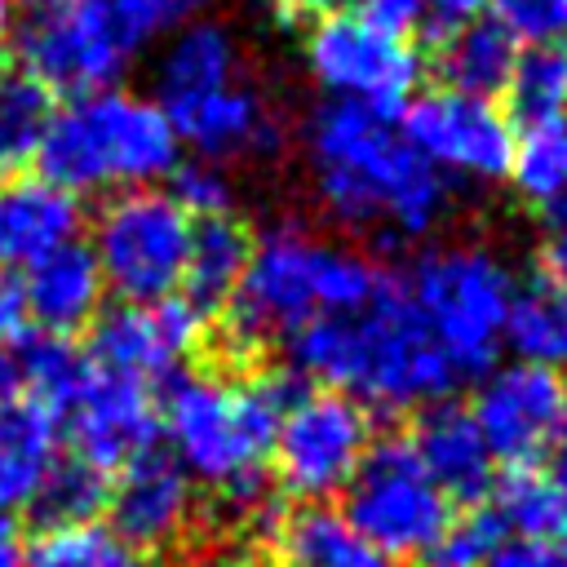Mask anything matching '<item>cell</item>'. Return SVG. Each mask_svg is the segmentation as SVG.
<instances>
[{"instance_id": "cell-8", "label": "cell", "mask_w": 567, "mask_h": 567, "mask_svg": "<svg viewBox=\"0 0 567 567\" xmlns=\"http://www.w3.org/2000/svg\"><path fill=\"white\" fill-rule=\"evenodd\" d=\"M341 496H346L341 514L350 518V527L390 563L434 554L452 518V501L430 483L403 434L372 439L363 465L354 470Z\"/></svg>"}, {"instance_id": "cell-33", "label": "cell", "mask_w": 567, "mask_h": 567, "mask_svg": "<svg viewBox=\"0 0 567 567\" xmlns=\"http://www.w3.org/2000/svg\"><path fill=\"white\" fill-rule=\"evenodd\" d=\"M505 93H509V106L523 115V124L567 115V44L518 49Z\"/></svg>"}, {"instance_id": "cell-4", "label": "cell", "mask_w": 567, "mask_h": 567, "mask_svg": "<svg viewBox=\"0 0 567 567\" xmlns=\"http://www.w3.org/2000/svg\"><path fill=\"white\" fill-rule=\"evenodd\" d=\"M288 377H244L226 381L213 372H173L164 381L159 430L168 439V456L190 474V483H208L239 514H257L266 505V456L288 408Z\"/></svg>"}, {"instance_id": "cell-30", "label": "cell", "mask_w": 567, "mask_h": 567, "mask_svg": "<svg viewBox=\"0 0 567 567\" xmlns=\"http://www.w3.org/2000/svg\"><path fill=\"white\" fill-rule=\"evenodd\" d=\"M53 111L58 106L40 80H31L27 71L0 75V173H22L27 164H35Z\"/></svg>"}, {"instance_id": "cell-42", "label": "cell", "mask_w": 567, "mask_h": 567, "mask_svg": "<svg viewBox=\"0 0 567 567\" xmlns=\"http://www.w3.org/2000/svg\"><path fill=\"white\" fill-rule=\"evenodd\" d=\"M540 279L567 288V226H545L540 239Z\"/></svg>"}, {"instance_id": "cell-17", "label": "cell", "mask_w": 567, "mask_h": 567, "mask_svg": "<svg viewBox=\"0 0 567 567\" xmlns=\"http://www.w3.org/2000/svg\"><path fill=\"white\" fill-rule=\"evenodd\" d=\"M173 133L182 146H190L199 159H230V155H266L279 146V128L252 84H217L208 93L182 97L164 106Z\"/></svg>"}, {"instance_id": "cell-32", "label": "cell", "mask_w": 567, "mask_h": 567, "mask_svg": "<svg viewBox=\"0 0 567 567\" xmlns=\"http://www.w3.org/2000/svg\"><path fill=\"white\" fill-rule=\"evenodd\" d=\"M27 567H155L151 554L120 540L106 523H80L58 532H35L27 545Z\"/></svg>"}, {"instance_id": "cell-13", "label": "cell", "mask_w": 567, "mask_h": 567, "mask_svg": "<svg viewBox=\"0 0 567 567\" xmlns=\"http://www.w3.org/2000/svg\"><path fill=\"white\" fill-rule=\"evenodd\" d=\"M208 319L195 315L182 297H164L151 306H102L89 323V363L128 381H168L182 372V359L199 346Z\"/></svg>"}, {"instance_id": "cell-14", "label": "cell", "mask_w": 567, "mask_h": 567, "mask_svg": "<svg viewBox=\"0 0 567 567\" xmlns=\"http://www.w3.org/2000/svg\"><path fill=\"white\" fill-rule=\"evenodd\" d=\"M563 412H567V381L527 363L487 368L470 408L492 461L501 465H536L554 447Z\"/></svg>"}, {"instance_id": "cell-29", "label": "cell", "mask_w": 567, "mask_h": 567, "mask_svg": "<svg viewBox=\"0 0 567 567\" xmlns=\"http://www.w3.org/2000/svg\"><path fill=\"white\" fill-rule=\"evenodd\" d=\"M13 359H18V381L27 385V399L44 403L53 416L66 412V403L80 394L84 377H89V359L75 350L71 337H58V332H40V328H27L18 341H13Z\"/></svg>"}, {"instance_id": "cell-20", "label": "cell", "mask_w": 567, "mask_h": 567, "mask_svg": "<svg viewBox=\"0 0 567 567\" xmlns=\"http://www.w3.org/2000/svg\"><path fill=\"white\" fill-rule=\"evenodd\" d=\"M102 297H106V284H102L97 257L80 239L62 244L49 257H40L35 266H27V279H22L27 319L40 332H58V337L89 328L102 310Z\"/></svg>"}, {"instance_id": "cell-28", "label": "cell", "mask_w": 567, "mask_h": 567, "mask_svg": "<svg viewBox=\"0 0 567 567\" xmlns=\"http://www.w3.org/2000/svg\"><path fill=\"white\" fill-rule=\"evenodd\" d=\"M106 492H111V474L93 470L80 456H62L44 470V478L35 483V492L27 496V523L31 532H58V527H80V523H97V514L106 509Z\"/></svg>"}, {"instance_id": "cell-31", "label": "cell", "mask_w": 567, "mask_h": 567, "mask_svg": "<svg viewBox=\"0 0 567 567\" xmlns=\"http://www.w3.org/2000/svg\"><path fill=\"white\" fill-rule=\"evenodd\" d=\"M505 177L527 204L540 208L567 195V115L536 120L523 133H514V155Z\"/></svg>"}, {"instance_id": "cell-50", "label": "cell", "mask_w": 567, "mask_h": 567, "mask_svg": "<svg viewBox=\"0 0 567 567\" xmlns=\"http://www.w3.org/2000/svg\"><path fill=\"white\" fill-rule=\"evenodd\" d=\"M0 527H9V523H4V514H0Z\"/></svg>"}, {"instance_id": "cell-49", "label": "cell", "mask_w": 567, "mask_h": 567, "mask_svg": "<svg viewBox=\"0 0 567 567\" xmlns=\"http://www.w3.org/2000/svg\"><path fill=\"white\" fill-rule=\"evenodd\" d=\"M244 567H292V563H244Z\"/></svg>"}, {"instance_id": "cell-7", "label": "cell", "mask_w": 567, "mask_h": 567, "mask_svg": "<svg viewBox=\"0 0 567 567\" xmlns=\"http://www.w3.org/2000/svg\"><path fill=\"white\" fill-rule=\"evenodd\" d=\"M195 221L168 190L137 186L111 195L93 217V257L106 292L133 306L164 301L182 288Z\"/></svg>"}, {"instance_id": "cell-18", "label": "cell", "mask_w": 567, "mask_h": 567, "mask_svg": "<svg viewBox=\"0 0 567 567\" xmlns=\"http://www.w3.org/2000/svg\"><path fill=\"white\" fill-rule=\"evenodd\" d=\"M412 456L421 461V470L430 474V483L461 505H483L492 483H496V461L470 416V408L439 399L430 408L416 412L412 434H403Z\"/></svg>"}, {"instance_id": "cell-45", "label": "cell", "mask_w": 567, "mask_h": 567, "mask_svg": "<svg viewBox=\"0 0 567 567\" xmlns=\"http://www.w3.org/2000/svg\"><path fill=\"white\" fill-rule=\"evenodd\" d=\"M0 567H27V545L9 527H0Z\"/></svg>"}, {"instance_id": "cell-11", "label": "cell", "mask_w": 567, "mask_h": 567, "mask_svg": "<svg viewBox=\"0 0 567 567\" xmlns=\"http://www.w3.org/2000/svg\"><path fill=\"white\" fill-rule=\"evenodd\" d=\"M18 58L49 93H102L124 75L133 44L106 0H35L18 31Z\"/></svg>"}, {"instance_id": "cell-2", "label": "cell", "mask_w": 567, "mask_h": 567, "mask_svg": "<svg viewBox=\"0 0 567 567\" xmlns=\"http://www.w3.org/2000/svg\"><path fill=\"white\" fill-rule=\"evenodd\" d=\"M288 368L319 390L385 412L430 408L456 385V372L416 319L403 279L390 275L363 310L301 323L288 337Z\"/></svg>"}, {"instance_id": "cell-44", "label": "cell", "mask_w": 567, "mask_h": 567, "mask_svg": "<svg viewBox=\"0 0 567 567\" xmlns=\"http://www.w3.org/2000/svg\"><path fill=\"white\" fill-rule=\"evenodd\" d=\"M341 0H275V9L284 13V18H323V13H332Z\"/></svg>"}, {"instance_id": "cell-34", "label": "cell", "mask_w": 567, "mask_h": 567, "mask_svg": "<svg viewBox=\"0 0 567 567\" xmlns=\"http://www.w3.org/2000/svg\"><path fill=\"white\" fill-rule=\"evenodd\" d=\"M501 540H505V527L492 514V505H461V514L447 518L434 545V558L439 567H483Z\"/></svg>"}, {"instance_id": "cell-1", "label": "cell", "mask_w": 567, "mask_h": 567, "mask_svg": "<svg viewBox=\"0 0 567 567\" xmlns=\"http://www.w3.org/2000/svg\"><path fill=\"white\" fill-rule=\"evenodd\" d=\"M306 159L319 204L350 230L421 239L447 208V182L377 111L319 106L306 124Z\"/></svg>"}, {"instance_id": "cell-15", "label": "cell", "mask_w": 567, "mask_h": 567, "mask_svg": "<svg viewBox=\"0 0 567 567\" xmlns=\"http://www.w3.org/2000/svg\"><path fill=\"white\" fill-rule=\"evenodd\" d=\"M58 425H66L62 434L71 443V456L89 461L102 474L124 470L142 452L159 447V403L151 385L102 368H89L80 394L66 403Z\"/></svg>"}, {"instance_id": "cell-24", "label": "cell", "mask_w": 567, "mask_h": 567, "mask_svg": "<svg viewBox=\"0 0 567 567\" xmlns=\"http://www.w3.org/2000/svg\"><path fill=\"white\" fill-rule=\"evenodd\" d=\"M235 71H239V49H235L230 31L221 22L199 18V22L168 35L159 66H155V89H159L155 102L168 106V102L208 93L217 84H230Z\"/></svg>"}, {"instance_id": "cell-21", "label": "cell", "mask_w": 567, "mask_h": 567, "mask_svg": "<svg viewBox=\"0 0 567 567\" xmlns=\"http://www.w3.org/2000/svg\"><path fill=\"white\" fill-rule=\"evenodd\" d=\"M257 518H261V527H270V536L284 549V563H292V567H394L332 505H297V509L279 514V505L266 501L257 509Z\"/></svg>"}, {"instance_id": "cell-38", "label": "cell", "mask_w": 567, "mask_h": 567, "mask_svg": "<svg viewBox=\"0 0 567 567\" xmlns=\"http://www.w3.org/2000/svg\"><path fill=\"white\" fill-rule=\"evenodd\" d=\"M483 0H425L421 4V27H425V35L439 44V40H447V35H456V31H465V27H474L478 18H483Z\"/></svg>"}, {"instance_id": "cell-12", "label": "cell", "mask_w": 567, "mask_h": 567, "mask_svg": "<svg viewBox=\"0 0 567 567\" xmlns=\"http://www.w3.org/2000/svg\"><path fill=\"white\" fill-rule=\"evenodd\" d=\"M403 142L447 182L492 186L509 173L514 155V120L496 97H470L456 89L412 93L399 124Z\"/></svg>"}, {"instance_id": "cell-36", "label": "cell", "mask_w": 567, "mask_h": 567, "mask_svg": "<svg viewBox=\"0 0 567 567\" xmlns=\"http://www.w3.org/2000/svg\"><path fill=\"white\" fill-rule=\"evenodd\" d=\"M514 44H567V0H483Z\"/></svg>"}, {"instance_id": "cell-16", "label": "cell", "mask_w": 567, "mask_h": 567, "mask_svg": "<svg viewBox=\"0 0 567 567\" xmlns=\"http://www.w3.org/2000/svg\"><path fill=\"white\" fill-rule=\"evenodd\" d=\"M106 527L133 549H168L195 523V483L168 452L151 447L120 470V478L106 492Z\"/></svg>"}, {"instance_id": "cell-25", "label": "cell", "mask_w": 567, "mask_h": 567, "mask_svg": "<svg viewBox=\"0 0 567 567\" xmlns=\"http://www.w3.org/2000/svg\"><path fill=\"white\" fill-rule=\"evenodd\" d=\"M492 514L514 540L567 549V483L545 465H509L492 483Z\"/></svg>"}, {"instance_id": "cell-48", "label": "cell", "mask_w": 567, "mask_h": 567, "mask_svg": "<svg viewBox=\"0 0 567 567\" xmlns=\"http://www.w3.org/2000/svg\"><path fill=\"white\" fill-rule=\"evenodd\" d=\"M9 40V0H0V44Z\"/></svg>"}, {"instance_id": "cell-39", "label": "cell", "mask_w": 567, "mask_h": 567, "mask_svg": "<svg viewBox=\"0 0 567 567\" xmlns=\"http://www.w3.org/2000/svg\"><path fill=\"white\" fill-rule=\"evenodd\" d=\"M483 567H567V549L505 536V540L496 545V554H492Z\"/></svg>"}, {"instance_id": "cell-23", "label": "cell", "mask_w": 567, "mask_h": 567, "mask_svg": "<svg viewBox=\"0 0 567 567\" xmlns=\"http://www.w3.org/2000/svg\"><path fill=\"white\" fill-rule=\"evenodd\" d=\"M58 443H62V430L44 403L27 394H18L13 403H0V514L13 505H27L44 470L58 461Z\"/></svg>"}, {"instance_id": "cell-35", "label": "cell", "mask_w": 567, "mask_h": 567, "mask_svg": "<svg viewBox=\"0 0 567 567\" xmlns=\"http://www.w3.org/2000/svg\"><path fill=\"white\" fill-rule=\"evenodd\" d=\"M120 31L128 35L133 49L151 44L155 35H168V31H182L190 22H199L208 13L213 0H106Z\"/></svg>"}, {"instance_id": "cell-10", "label": "cell", "mask_w": 567, "mask_h": 567, "mask_svg": "<svg viewBox=\"0 0 567 567\" xmlns=\"http://www.w3.org/2000/svg\"><path fill=\"white\" fill-rule=\"evenodd\" d=\"M372 447V416L363 403L337 390H301L288 399L270 456L275 483L301 505H323L346 492Z\"/></svg>"}, {"instance_id": "cell-5", "label": "cell", "mask_w": 567, "mask_h": 567, "mask_svg": "<svg viewBox=\"0 0 567 567\" xmlns=\"http://www.w3.org/2000/svg\"><path fill=\"white\" fill-rule=\"evenodd\" d=\"M40 177L71 190H137L182 164V142L155 97L102 89L53 111L40 142Z\"/></svg>"}, {"instance_id": "cell-6", "label": "cell", "mask_w": 567, "mask_h": 567, "mask_svg": "<svg viewBox=\"0 0 567 567\" xmlns=\"http://www.w3.org/2000/svg\"><path fill=\"white\" fill-rule=\"evenodd\" d=\"M403 288L456 377H483L496 368L514 297V275L496 252L478 244L425 248Z\"/></svg>"}, {"instance_id": "cell-47", "label": "cell", "mask_w": 567, "mask_h": 567, "mask_svg": "<svg viewBox=\"0 0 567 567\" xmlns=\"http://www.w3.org/2000/svg\"><path fill=\"white\" fill-rule=\"evenodd\" d=\"M540 217H545V226H567V195H558L554 204H545Z\"/></svg>"}, {"instance_id": "cell-19", "label": "cell", "mask_w": 567, "mask_h": 567, "mask_svg": "<svg viewBox=\"0 0 567 567\" xmlns=\"http://www.w3.org/2000/svg\"><path fill=\"white\" fill-rule=\"evenodd\" d=\"M80 199L53 182L9 177L0 186V270H27L53 248L80 239Z\"/></svg>"}, {"instance_id": "cell-43", "label": "cell", "mask_w": 567, "mask_h": 567, "mask_svg": "<svg viewBox=\"0 0 567 567\" xmlns=\"http://www.w3.org/2000/svg\"><path fill=\"white\" fill-rule=\"evenodd\" d=\"M22 394V381H18V359H13V346L0 341V403H13Z\"/></svg>"}, {"instance_id": "cell-27", "label": "cell", "mask_w": 567, "mask_h": 567, "mask_svg": "<svg viewBox=\"0 0 567 567\" xmlns=\"http://www.w3.org/2000/svg\"><path fill=\"white\" fill-rule=\"evenodd\" d=\"M514 58H518V44L492 18H478L474 27L439 40L434 71H439L443 89H456L470 97H496L509 84Z\"/></svg>"}, {"instance_id": "cell-26", "label": "cell", "mask_w": 567, "mask_h": 567, "mask_svg": "<svg viewBox=\"0 0 567 567\" xmlns=\"http://www.w3.org/2000/svg\"><path fill=\"white\" fill-rule=\"evenodd\" d=\"M501 346L514 350V363L563 377L567 372V288H554L545 279L514 288Z\"/></svg>"}, {"instance_id": "cell-46", "label": "cell", "mask_w": 567, "mask_h": 567, "mask_svg": "<svg viewBox=\"0 0 567 567\" xmlns=\"http://www.w3.org/2000/svg\"><path fill=\"white\" fill-rule=\"evenodd\" d=\"M554 474L567 483V412L558 421V434H554Z\"/></svg>"}, {"instance_id": "cell-22", "label": "cell", "mask_w": 567, "mask_h": 567, "mask_svg": "<svg viewBox=\"0 0 567 567\" xmlns=\"http://www.w3.org/2000/svg\"><path fill=\"white\" fill-rule=\"evenodd\" d=\"M252 252V235L244 221H235L230 213L221 217H204L190 230V252H186V270H182V301L213 319L226 310V301L235 297L244 266Z\"/></svg>"}, {"instance_id": "cell-40", "label": "cell", "mask_w": 567, "mask_h": 567, "mask_svg": "<svg viewBox=\"0 0 567 567\" xmlns=\"http://www.w3.org/2000/svg\"><path fill=\"white\" fill-rule=\"evenodd\" d=\"M27 328H31V319H27V301H22V279L0 270V341L13 346Z\"/></svg>"}, {"instance_id": "cell-3", "label": "cell", "mask_w": 567, "mask_h": 567, "mask_svg": "<svg viewBox=\"0 0 567 567\" xmlns=\"http://www.w3.org/2000/svg\"><path fill=\"white\" fill-rule=\"evenodd\" d=\"M381 284L385 270L363 252L297 221L270 226L261 239H252L244 279L221 310V341L230 359H248L270 337H292L310 319L363 310Z\"/></svg>"}, {"instance_id": "cell-9", "label": "cell", "mask_w": 567, "mask_h": 567, "mask_svg": "<svg viewBox=\"0 0 567 567\" xmlns=\"http://www.w3.org/2000/svg\"><path fill=\"white\" fill-rule=\"evenodd\" d=\"M310 80L332 97L377 115H394L412 102L421 80V53L408 35L368 22L354 9H332L310 22L301 44Z\"/></svg>"}, {"instance_id": "cell-37", "label": "cell", "mask_w": 567, "mask_h": 567, "mask_svg": "<svg viewBox=\"0 0 567 567\" xmlns=\"http://www.w3.org/2000/svg\"><path fill=\"white\" fill-rule=\"evenodd\" d=\"M168 195L177 199V208L190 217V221H204V217H221L230 213V177L221 164L213 159H186L168 173Z\"/></svg>"}, {"instance_id": "cell-41", "label": "cell", "mask_w": 567, "mask_h": 567, "mask_svg": "<svg viewBox=\"0 0 567 567\" xmlns=\"http://www.w3.org/2000/svg\"><path fill=\"white\" fill-rule=\"evenodd\" d=\"M359 9L354 13H363L368 22H377V27H390V31H408V27H416V18H421V4L425 0H354Z\"/></svg>"}]
</instances>
